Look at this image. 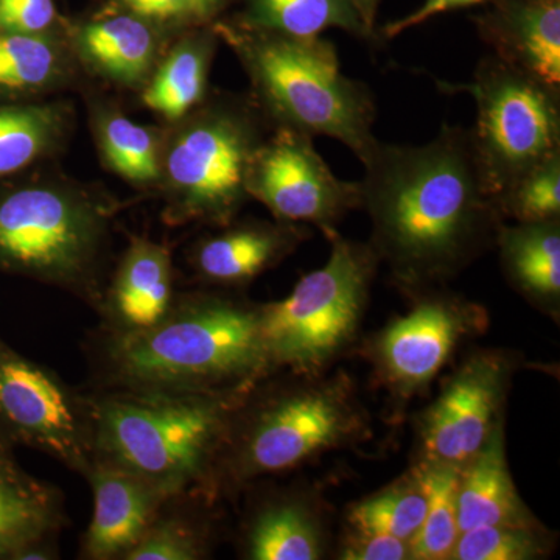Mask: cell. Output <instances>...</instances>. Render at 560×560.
Returning <instances> with one entry per match:
<instances>
[{"label": "cell", "instance_id": "cell-1", "mask_svg": "<svg viewBox=\"0 0 560 560\" xmlns=\"http://www.w3.org/2000/svg\"><path fill=\"white\" fill-rule=\"evenodd\" d=\"M363 165L372 249L405 289L453 278L495 242L503 217L482 183L469 130L444 125L423 145L378 140Z\"/></svg>", "mask_w": 560, "mask_h": 560}, {"label": "cell", "instance_id": "cell-2", "mask_svg": "<svg viewBox=\"0 0 560 560\" xmlns=\"http://www.w3.org/2000/svg\"><path fill=\"white\" fill-rule=\"evenodd\" d=\"M232 40L283 128L340 140L361 162L370 158L378 142L374 101L364 84L342 73L334 44L265 31Z\"/></svg>", "mask_w": 560, "mask_h": 560}, {"label": "cell", "instance_id": "cell-3", "mask_svg": "<svg viewBox=\"0 0 560 560\" xmlns=\"http://www.w3.org/2000/svg\"><path fill=\"white\" fill-rule=\"evenodd\" d=\"M330 257L285 300L260 312L268 363L315 377L355 340L366 312L377 254L371 245L327 235Z\"/></svg>", "mask_w": 560, "mask_h": 560}, {"label": "cell", "instance_id": "cell-4", "mask_svg": "<svg viewBox=\"0 0 560 560\" xmlns=\"http://www.w3.org/2000/svg\"><path fill=\"white\" fill-rule=\"evenodd\" d=\"M260 312L213 301L178 319L158 323L125 338L119 350L121 370L150 385L213 386L248 381L270 366Z\"/></svg>", "mask_w": 560, "mask_h": 560}, {"label": "cell", "instance_id": "cell-5", "mask_svg": "<svg viewBox=\"0 0 560 560\" xmlns=\"http://www.w3.org/2000/svg\"><path fill=\"white\" fill-rule=\"evenodd\" d=\"M467 92L477 103L471 149L486 189L499 198L512 184L560 154L559 86L486 58L467 84L440 83Z\"/></svg>", "mask_w": 560, "mask_h": 560}, {"label": "cell", "instance_id": "cell-6", "mask_svg": "<svg viewBox=\"0 0 560 560\" xmlns=\"http://www.w3.org/2000/svg\"><path fill=\"white\" fill-rule=\"evenodd\" d=\"M103 441L125 470L165 492L190 480L223 429L213 401L114 404L103 412Z\"/></svg>", "mask_w": 560, "mask_h": 560}, {"label": "cell", "instance_id": "cell-7", "mask_svg": "<svg viewBox=\"0 0 560 560\" xmlns=\"http://www.w3.org/2000/svg\"><path fill=\"white\" fill-rule=\"evenodd\" d=\"M366 416L345 374L316 378L265 408L242 451L246 475L293 469L320 453L359 440Z\"/></svg>", "mask_w": 560, "mask_h": 560}, {"label": "cell", "instance_id": "cell-8", "mask_svg": "<svg viewBox=\"0 0 560 560\" xmlns=\"http://www.w3.org/2000/svg\"><path fill=\"white\" fill-rule=\"evenodd\" d=\"M261 145L256 125L241 110L210 109L173 139L167 176L191 215L228 220L248 194V175Z\"/></svg>", "mask_w": 560, "mask_h": 560}, {"label": "cell", "instance_id": "cell-9", "mask_svg": "<svg viewBox=\"0 0 560 560\" xmlns=\"http://www.w3.org/2000/svg\"><path fill=\"white\" fill-rule=\"evenodd\" d=\"M98 221L86 202L54 187H25L0 200V265L70 278L90 260Z\"/></svg>", "mask_w": 560, "mask_h": 560}, {"label": "cell", "instance_id": "cell-10", "mask_svg": "<svg viewBox=\"0 0 560 560\" xmlns=\"http://www.w3.org/2000/svg\"><path fill=\"white\" fill-rule=\"evenodd\" d=\"M512 363L504 353L470 357L420 419L419 463L463 469L503 425Z\"/></svg>", "mask_w": 560, "mask_h": 560}, {"label": "cell", "instance_id": "cell-11", "mask_svg": "<svg viewBox=\"0 0 560 560\" xmlns=\"http://www.w3.org/2000/svg\"><path fill=\"white\" fill-rule=\"evenodd\" d=\"M246 187L278 219L315 224L326 235L346 213L361 208L360 183L335 176L311 136L287 128L259 147Z\"/></svg>", "mask_w": 560, "mask_h": 560}, {"label": "cell", "instance_id": "cell-12", "mask_svg": "<svg viewBox=\"0 0 560 560\" xmlns=\"http://www.w3.org/2000/svg\"><path fill=\"white\" fill-rule=\"evenodd\" d=\"M485 323V312L478 305L455 296H425L375 338L372 357L378 374L401 399L415 396Z\"/></svg>", "mask_w": 560, "mask_h": 560}, {"label": "cell", "instance_id": "cell-13", "mask_svg": "<svg viewBox=\"0 0 560 560\" xmlns=\"http://www.w3.org/2000/svg\"><path fill=\"white\" fill-rule=\"evenodd\" d=\"M499 60L534 79L560 84V0H499L478 21Z\"/></svg>", "mask_w": 560, "mask_h": 560}, {"label": "cell", "instance_id": "cell-14", "mask_svg": "<svg viewBox=\"0 0 560 560\" xmlns=\"http://www.w3.org/2000/svg\"><path fill=\"white\" fill-rule=\"evenodd\" d=\"M0 415L14 429L49 445L68 451L75 434V422L65 394L38 368L0 352Z\"/></svg>", "mask_w": 560, "mask_h": 560}, {"label": "cell", "instance_id": "cell-15", "mask_svg": "<svg viewBox=\"0 0 560 560\" xmlns=\"http://www.w3.org/2000/svg\"><path fill=\"white\" fill-rule=\"evenodd\" d=\"M459 530L497 525H536L512 481L504 447V423L460 469Z\"/></svg>", "mask_w": 560, "mask_h": 560}, {"label": "cell", "instance_id": "cell-16", "mask_svg": "<svg viewBox=\"0 0 560 560\" xmlns=\"http://www.w3.org/2000/svg\"><path fill=\"white\" fill-rule=\"evenodd\" d=\"M95 510L88 547L95 558H109L135 547L145 533L154 508L149 481L130 471H101L94 478Z\"/></svg>", "mask_w": 560, "mask_h": 560}, {"label": "cell", "instance_id": "cell-17", "mask_svg": "<svg viewBox=\"0 0 560 560\" xmlns=\"http://www.w3.org/2000/svg\"><path fill=\"white\" fill-rule=\"evenodd\" d=\"M495 243L504 271L517 290L544 307H559V220L501 224Z\"/></svg>", "mask_w": 560, "mask_h": 560}, {"label": "cell", "instance_id": "cell-18", "mask_svg": "<svg viewBox=\"0 0 560 560\" xmlns=\"http://www.w3.org/2000/svg\"><path fill=\"white\" fill-rule=\"evenodd\" d=\"M302 237L291 226L241 228L206 242L198 253V267L217 282H242L270 267Z\"/></svg>", "mask_w": 560, "mask_h": 560}, {"label": "cell", "instance_id": "cell-19", "mask_svg": "<svg viewBox=\"0 0 560 560\" xmlns=\"http://www.w3.org/2000/svg\"><path fill=\"white\" fill-rule=\"evenodd\" d=\"M80 47L84 57L110 79L132 84L149 73L156 40L145 22L117 16L84 27Z\"/></svg>", "mask_w": 560, "mask_h": 560}, {"label": "cell", "instance_id": "cell-20", "mask_svg": "<svg viewBox=\"0 0 560 560\" xmlns=\"http://www.w3.org/2000/svg\"><path fill=\"white\" fill-rule=\"evenodd\" d=\"M171 302V259L149 242L132 246L117 283V307L132 326L149 329L161 323Z\"/></svg>", "mask_w": 560, "mask_h": 560}, {"label": "cell", "instance_id": "cell-21", "mask_svg": "<svg viewBox=\"0 0 560 560\" xmlns=\"http://www.w3.org/2000/svg\"><path fill=\"white\" fill-rule=\"evenodd\" d=\"M415 469L427 492V512L422 525L410 541V559L448 560L460 534V469L431 463H419Z\"/></svg>", "mask_w": 560, "mask_h": 560}, {"label": "cell", "instance_id": "cell-22", "mask_svg": "<svg viewBox=\"0 0 560 560\" xmlns=\"http://www.w3.org/2000/svg\"><path fill=\"white\" fill-rule=\"evenodd\" d=\"M324 547L318 517L302 504L265 511L250 530L249 555L256 560H318Z\"/></svg>", "mask_w": 560, "mask_h": 560}, {"label": "cell", "instance_id": "cell-23", "mask_svg": "<svg viewBox=\"0 0 560 560\" xmlns=\"http://www.w3.org/2000/svg\"><path fill=\"white\" fill-rule=\"evenodd\" d=\"M210 54L209 39H189L176 47L143 94L145 105L167 119L186 116L205 97Z\"/></svg>", "mask_w": 560, "mask_h": 560}, {"label": "cell", "instance_id": "cell-24", "mask_svg": "<svg viewBox=\"0 0 560 560\" xmlns=\"http://www.w3.org/2000/svg\"><path fill=\"white\" fill-rule=\"evenodd\" d=\"M253 21L260 31L316 38L327 28L370 36L348 0H253Z\"/></svg>", "mask_w": 560, "mask_h": 560}, {"label": "cell", "instance_id": "cell-25", "mask_svg": "<svg viewBox=\"0 0 560 560\" xmlns=\"http://www.w3.org/2000/svg\"><path fill=\"white\" fill-rule=\"evenodd\" d=\"M427 512V492L418 470L355 504L350 511V528L388 534L408 541L418 533Z\"/></svg>", "mask_w": 560, "mask_h": 560}, {"label": "cell", "instance_id": "cell-26", "mask_svg": "<svg viewBox=\"0 0 560 560\" xmlns=\"http://www.w3.org/2000/svg\"><path fill=\"white\" fill-rule=\"evenodd\" d=\"M60 119L49 106L0 108V176L21 171L49 149Z\"/></svg>", "mask_w": 560, "mask_h": 560}, {"label": "cell", "instance_id": "cell-27", "mask_svg": "<svg viewBox=\"0 0 560 560\" xmlns=\"http://www.w3.org/2000/svg\"><path fill=\"white\" fill-rule=\"evenodd\" d=\"M60 54L49 39L31 33L0 32V88L28 90L49 83Z\"/></svg>", "mask_w": 560, "mask_h": 560}, {"label": "cell", "instance_id": "cell-28", "mask_svg": "<svg viewBox=\"0 0 560 560\" xmlns=\"http://www.w3.org/2000/svg\"><path fill=\"white\" fill-rule=\"evenodd\" d=\"M102 147L114 171L136 183L160 178L158 143L153 132L121 116H110L101 127Z\"/></svg>", "mask_w": 560, "mask_h": 560}, {"label": "cell", "instance_id": "cell-29", "mask_svg": "<svg viewBox=\"0 0 560 560\" xmlns=\"http://www.w3.org/2000/svg\"><path fill=\"white\" fill-rule=\"evenodd\" d=\"M501 217L517 223L560 219V154L534 168L497 198Z\"/></svg>", "mask_w": 560, "mask_h": 560}, {"label": "cell", "instance_id": "cell-30", "mask_svg": "<svg viewBox=\"0 0 560 560\" xmlns=\"http://www.w3.org/2000/svg\"><path fill=\"white\" fill-rule=\"evenodd\" d=\"M536 525L481 526L463 530L452 558L455 560H533L545 552Z\"/></svg>", "mask_w": 560, "mask_h": 560}, {"label": "cell", "instance_id": "cell-31", "mask_svg": "<svg viewBox=\"0 0 560 560\" xmlns=\"http://www.w3.org/2000/svg\"><path fill=\"white\" fill-rule=\"evenodd\" d=\"M197 544L186 529L165 523L140 537L138 544L127 551L130 560H191L197 559Z\"/></svg>", "mask_w": 560, "mask_h": 560}, {"label": "cell", "instance_id": "cell-32", "mask_svg": "<svg viewBox=\"0 0 560 560\" xmlns=\"http://www.w3.org/2000/svg\"><path fill=\"white\" fill-rule=\"evenodd\" d=\"M54 0H0V32L39 35L55 21Z\"/></svg>", "mask_w": 560, "mask_h": 560}, {"label": "cell", "instance_id": "cell-33", "mask_svg": "<svg viewBox=\"0 0 560 560\" xmlns=\"http://www.w3.org/2000/svg\"><path fill=\"white\" fill-rule=\"evenodd\" d=\"M345 560L410 559V544L388 534L350 528L341 551Z\"/></svg>", "mask_w": 560, "mask_h": 560}, {"label": "cell", "instance_id": "cell-34", "mask_svg": "<svg viewBox=\"0 0 560 560\" xmlns=\"http://www.w3.org/2000/svg\"><path fill=\"white\" fill-rule=\"evenodd\" d=\"M40 521L43 515L36 504L25 510L0 514V555L14 550L31 539L40 528Z\"/></svg>", "mask_w": 560, "mask_h": 560}, {"label": "cell", "instance_id": "cell-35", "mask_svg": "<svg viewBox=\"0 0 560 560\" xmlns=\"http://www.w3.org/2000/svg\"><path fill=\"white\" fill-rule=\"evenodd\" d=\"M481 2H485V0H425L422 7L416 10L415 13L408 14L404 20L390 22V24L386 25L385 35L388 36V38H393V36L400 35V33L408 31V28L416 27V25L431 20V18L436 16V14Z\"/></svg>", "mask_w": 560, "mask_h": 560}, {"label": "cell", "instance_id": "cell-36", "mask_svg": "<svg viewBox=\"0 0 560 560\" xmlns=\"http://www.w3.org/2000/svg\"><path fill=\"white\" fill-rule=\"evenodd\" d=\"M136 14L151 20H172L190 13L187 0H125Z\"/></svg>", "mask_w": 560, "mask_h": 560}, {"label": "cell", "instance_id": "cell-37", "mask_svg": "<svg viewBox=\"0 0 560 560\" xmlns=\"http://www.w3.org/2000/svg\"><path fill=\"white\" fill-rule=\"evenodd\" d=\"M355 13L359 14L366 31L374 32L375 14H377L378 0H348Z\"/></svg>", "mask_w": 560, "mask_h": 560}, {"label": "cell", "instance_id": "cell-38", "mask_svg": "<svg viewBox=\"0 0 560 560\" xmlns=\"http://www.w3.org/2000/svg\"><path fill=\"white\" fill-rule=\"evenodd\" d=\"M191 14L197 16H208L219 5L220 0H187Z\"/></svg>", "mask_w": 560, "mask_h": 560}, {"label": "cell", "instance_id": "cell-39", "mask_svg": "<svg viewBox=\"0 0 560 560\" xmlns=\"http://www.w3.org/2000/svg\"><path fill=\"white\" fill-rule=\"evenodd\" d=\"M0 481H9V480H5V478L2 477V469H0Z\"/></svg>", "mask_w": 560, "mask_h": 560}]
</instances>
